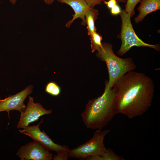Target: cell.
<instances>
[{
    "label": "cell",
    "instance_id": "cell-1",
    "mask_svg": "<svg viewBox=\"0 0 160 160\" xmlns=\"http://www.w3.org/2000/svg\"><path fill=\"white\" fill-rule=\"evenodd\" d=\"M112 88L116 114L133 118L144 113L151 105L155 86L151 78L144 73L129 71L116 81Z\"/></svg>",
    "mask_w": 160,
    "mask_h": 160
},
{
    "label": "cell",
    "instance_id": "cell-2",
    "mask_svg": "<svg viewBox=\"0 0 160 160\" xmlns=\"http://www.w3.org/2000/svg\"><path fill=\"white\" fill-rule=\"evenodd\" d=\"M103 93L100 96L89 100L81 113L86 127L91 129H102L107 126L116 114L115 108V92L110 88L108 80L105 81Z\"/></svg>",
    "mask_w": 160,
    "mask_h": 160
},
{
    "label": "cell",
    "instance_id": "cell-3",
    "mask_svg": "<svg viewBox=\"0 0 160 160\" xmlns=\"http://www.w3.org/2000/svg\"><path fill=\"white\" fill-rule=\"evenodd\" d=\"M102 45L103 48L97 51L96 55L106 64L109 75L108 84L112 88L120 78L135 69L136 66L132 58H122L116 55L111 44L103 42Z\"/></svg>",
    "mask_w": 160,
    "mask_h": 160
},
{
    "label": "cell",
    "instance_id": "cell-4",
    "mask_svg": "<svg viewBox=\"0 0 160 160\" xmlns=\"http://www.w3.org/2000/svg\"><path fill=\"white\" fill-rule=\"evenodd\" d=\"M121 21V30L118 37L121 41V47L117 52L118 55L122 56L132 47H148L157 51L160 49L159 45L146 43L140 39L136 34L131 22V16L125 10L119 14Z\"/></svg>",
    "mask_w": 160,
    "mask_h": 160
},
{
    "label": "cell",
    "instance_id": "cell-5",
    "mask_svg": "<svg viewBox=\"0 0 160 160\" xmlns=\"http://www.w3.org/2000/svg\"><path fill=\"white\" fill-rule=\"evenodd\" d=\"M110 132V129H97L89 140L74 148L70 149L68 157L84 159L90 156H101L107 150L104 145V139Z\"/></svg>",
    "mask_w": 160,
    "mask_h": 160
},
{
    "label": "cell",
    "instance_id": "cell-6",
    "mask_svg": "<svg viewBox=\"0 0 160 160\" xmlns=\"http://www.w3.org/2000/svg\"><path fill=\"white\" fill-rule=\"evenodd\" d=\"M43 121V119L42 118L38 124L32 126L29 125L22 130H19V131L21 133L29 136L34 142L41 145L48 151H54L57 153L63 150L69 151L70 149L68 146L55 143L44 130L41 131L40 130L39 126Z\"/></svg>",
    "mask_w": 160,
    "mask_h": 160
},
{
    "label": "cell",
    "instance_id": "cell-7",
    "mask_svg": "<svg viewBox=\"0 0 160 160\" xmlns=\"http://www.w3.org/2000/svg\"><path fill=\"white\" fill-rule=\"evenodd\" d=\"M52 109L47 110L39 103H35L33 97H28V100L25 109L21 113L18 122L17 128H24L29 124L37 121L41 116L50 114L52 113Z\"/></svg>",
    "mask_w": 160,
    "mask_h": 160
},
{
    "label": "cell",
    "instance_id": "cell-8",
    "mask_svg": "<svg viewBox=\"0 0 160 160\" xmlns=\"http://www.w3.org/2000/svg\"><path fill=\"white\" fill-rule=\"evenodd\" d=\"M33 86L29 85L25 89L16 94L9 95L4 99L0 100V112L6 111L9 117L11 110H16L20 112L24 111L26 106L24 100L32 92Z\"/></svg>",
    "mask_w": 160,
    "mask_h": 160
},
{
    "label": "cell",
    "instance_id": "cell-9",
    "mask_svg": "<svg viewBox=\"0 0 160 160\" xmlns=\"http://www.w3.org/2000/svg\"><path fill=\"white\" fill-rule=\"evenodd\" d=\"M16 154L21 160H51L53 158L49 151L34 141L21 146Z\"/></svg>",
    "mask_w": 160,
    "mask_h": 160
},
{
    "label": "cell",
    "instance_id": "cell-10",
    "mask_svg": "<svg viewBox=\"0 0 160 160\" xmlns=\"http://www.w3.org/2000/svg\"><path fill=\"white\" fill-rule=\"evenodd\" d=\"M62 4L65 3L69 5L73 9L74 14L73 15V18L68 21L65 24V26L69 28L74 21L77 18H80L82 21V25H86L85 14L90 7L84 0H57Z\"/></svg>",
    "mask_w": 160,
    "mask_h": 160
},
{
    "label": "cell",
    "instance_id": "cell-11",
    "mask_svg": "<svg viewBox=\"0 0 160 160\" xmlns=\"http://www.w3.org/2000/svg\"><path fill=\"white\" fill-rule=\"evenodd\" d=\"M138 8L139 14L135 18L136 23L142 21L148 14L160 9V0H142Z\"/></svg>",
    "mask_w": 160,
    "mask_h": 160
},
{
    "label": "cell",
    "instance_id": "cell-12",
    "mask_svg": "<svg viewBox=\"0 0 160 160\" xmlns=\"http://www.w3.org/2000/svg\"><path fill=\"white\" fill-rule=\"evenodd\" d=\"M98 15V10L94 8H90L85 13L87 29L88 35L89 36L94 32L96 31L97 28L95 26V22L97 18Z\"/></svg>",
    "mask_w": 160,
    "mask_h": 160
},
{
    "label": "cell",
    "instance_id": "cell-13",
    "mask_svg": "<svg viewBox=\"0 0 160 160\" xmlns=\"http://www.w3.org/2000/svg\"><path fill=\"white\" fill-rule=\"evenodd\" d=\"M92 52L98 51L103 48L101 41L103 40L100 34L95 31L90 36Z\"/></svg>",
    "mask_w": 160,
    "mask_h": 160
},
{
    "label": "cell",
    "instance_id": "cell-14",
    "mask_svg": "<svg viewBox=\"0 0 160 160\" xmlns=\"http://www.w3.org/2000/svg\"><path fill=\"white\" fill-rule=\"evenodd\" d=\"M45 92L53 96L58 95L61 92V89L59 86L56 83L51 81L46 85L45 89Z\"/></svg>",
    "mask_w": 160,
    "mask_h": 160
},
{
    "label": "cell",
    "instance_id": "cell-15",
    "mask_svg": "<svg viewBox=\"0 0 160 160\" xmlns=\"http://www.w3.org/2000/svg\"><path fill=\"white\" fill-rule=\"evenodd\" d=\"M102 160H123V157L116 155L111 149H107L106 151L101 156Z\"/></svg>",
    "mask_w": 160,
    "mask_h": 160
},
{
    "label": "cell",
    "instance_id": "cell-16",
    "mask_svg": "<svg viewBox=\"0 0 160 160\" xmlns=\"http://www.w3.org/2000/svg\"><path fill=\"white\" fill-rule=\"evenodd\" d=\"M142 0H127L125 10L132 17L135 14L134 8L137 4Z\"/></svg>",
    "mask_w": 160,
    "mask_h": 160
},
{
    "label": "cell",
    "instance_id": "cell-17",
    "mask_svg": "<svg viewBox=\"0 0 160 160\" xmlns=\"http://www.w3.org/2000/svg\"><path fill=\"white\" fill-rule=\"evenodd\" d=\"M69 151L63 150L55 155L53 158V160H66L68 158V153Z\"/></svg>",
    "mask_w": 160,
    "mask_h": 160
},
{
    "label": "cell",
    "instance_id": "cell-18",
    "mask_svg": "<svg viewBox=\"0 0 160 160\" xmlns=\"http://www.w3.org/2000/svg\"><path fill=\"white\" fill-rule=\"evenodd\" d=\"M90 8H94L97 5L101 4L102 2L107 0H84Z\"/></svg>",
    "mask_w": 160,
    "mask_h": 160
},
{
    "label": "cell",
    "instance_id": "cell-19",
    "mask_svg": "<svg viewBox=\"0 0 160 160\" xmlns=\"http://www.w3.org/2000/svg\"><path fill=\"white\" fill-rule=\"evenodd\" d=\"M121 11L120 8L117 4L111 8V13L113 15L120 14Z\"/></svg>",
    "mask_w": 160,
    "mask_h": 160
},
{
    "label": "cell",
    "instance_id": "cell-20",
    "mask_svg": "<svg viewBox=\"0 0 160 160\" xmlns=\"http://www.w3.org/2000/svg\"><path fill=\"white\" fill-rule=\"evenodd\" d=\"M103 3L107 5L108 7L111 9L116 4L117 2L116 0H109L108 1H104Z\"/></svg>",
    "mask_w": 160,
    "mask_h": 160
},
{
    "label": "cell",
    "instance_id": "cell-21",
    "mask_svg": "<svg viewBox=\"0 0 160 160\" xmlns=\"http://www.w3.org/2000/svg\"><path fill=\"white\" fill-rule=\"evenodd\" d=\"M45 3L48 5L52 4L54 1V0H43ZM17 0H9L10 2L12 4H15Z\"/></svg>",
    "mask_w": 160,
    "mask_h": 160
},
{
    "label": "cell",
    "instance_id": "cell-22",
    "mask_svg": "<svg viewBox=\"0 0 160 160\" xmlns=\"http://www.w3.org/2000/svg\"><path fill=\"white\" fill-rule=\"evenodd\" d=\"M116 1L118 3H125L126 1V0H116Z\"/></svg>",
    "mask_w": 160,
    "mask_h": 160
}]
</instances>
